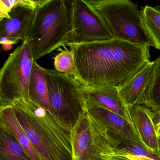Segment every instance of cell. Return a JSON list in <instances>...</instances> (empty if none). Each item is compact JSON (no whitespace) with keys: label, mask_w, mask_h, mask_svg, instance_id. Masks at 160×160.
Listing matches in <instances>:
<instances>
[{"label":"cell","mask_w":160,"mask_h":160,"mask_svg":"<svg viewBox=\"0 0 160 160\" xmlns=\"http://www.w3.org/2000/svg\"><path fill=\"white\" fill-rule=\"evenodd\" d=\"M33 62L27 41L10 55L0 71V108L11 106L17 99H30L29 86Z\"/></svg>","instance_id":"52a82bcc"},{"label":"cell","mask_w":160,"mask_h":160,"mask_svg":"<svg viewBox=\"0 0 160 160\" xmlns=\"http://www.w3.org/2000/svg\"><path fill=\"white\" fill-rule=\"evenodd\" d=\"M140 12L144 27L154 48L160 50V12L148 5L141 7Z\"/></svg>","instance_id":"d6986e66"},{"label":"cell","mask_w":160,"mask_h":160,"mask_svg":"<svg viewBox=\"0 0 160 160\" xmlns=\"http://www.w3.org/2000/svg\"><path fill=\"white\" fill-rule=\"evenodd\" d=\"M115 154L145 156L155 160H160L156 154L147 149L141 143L108 132Z\"/></svg>","instance_id":"e0dca14e"},{"label":"cell","mask_w":160,"mask_h":160,"mask_svg":"<svg viewBox=\"0 0 160 160\" xmlns=\"http://www.w3.org/2000/svg\"><path fill=\"white\" fill-rule=\"evenodd\" d=\"M142 105L160 116V56L154 61L153 72L145 90Z\"/></svg>","instance_id":"ac0fdd59"},{"label":"cell","mask_w":160,"mask_h":160,"mask_svg":"<svg viewBox=\"0 0 160 160\" xmlns=\"http://www.w3.org/2000/svg\"><path fill=\"white\" fill-rule=\"evenodd\" d=\"M158 117H159V119H158L156 124H155V125H156L157 136H158V138H160V116H158Z\"/></svg>","instance_id":"d4e9b609"},{"label":"cell","mask_w":160,"mask_h":160,"mask_svg":"<svg viewBox=\"0 0 160 160\" xmlns=\"http://www.w3.org/2000/svg\"><path fill=\"white\" fill-rule=\"evenodd\" d=\"M18 42H17V41H14V40L8 39V38H6V37H2V38H1V41H0V43H1L2 45H13L17 43Z\"/></svg>","instance_id":"603a6c76"},{"label":"cell","mask_w":160,"mask_h":160,"mask_svg":"<svg viewBox=\"0 0 160 160\" xmlns=\"http://www.w3.org/2000/svg\"><path fill=\"white\" fill-rule=\"evenodd\" d=\"M43 1L31 0H1L0 1V20L7 16L15 6L21 5L35 10Z\"/></svg>","instance_id":"44dd1931"},{"label":"cell","mask_w":160,"mask_h":160,"mask_svg":"<svg viewBox=\"0 0 160 160\" xmlns=\"http://www.w3.org/2000/svg\"><path fill=\"white\" fill-rule=\"evenodd\" d=\"M35 10L25 6H15L7 16L0 20V38L26 41L34 19Z\"/></svg>","instance_id":"30bf717a"},{"label":"cell","mask_w":160,"mask_h":160,"mask_svg":"<svg viewBox=\"0 0 160 160\" xmlns=\"http://www.w3.org/2000/svg\"><path fill=\"white\" fill-rule=\"evenodd\" d=\"M126 107L130 122L141 143L160 157L159 138L153 121L157 114L143 105Z\"/></svg>","instance_id":"9c48e42d"},{"label":"cell","mask_w":160,"mask_h":160,"mask_svg":"<svg viewBox=\"0 0 160 160\" xmlns=\"http://www.w3.org/2000/svg\"><path fill=\"white\" fill-rule=\"evenodd\" d=\"M82 88L85 101L91 102L110 110L130 121L127 108L120 96L118 86L82 85Z\"/></svg>","instance_id":"8fae6325"},{"label":"cell","mask_w":160,"mask_h":160,"mask_svg":"<svg viewBox=\"0 0 160 160\" xmlns=\"http://www.w3.org/2000/svg\"><path fill=\"white\" fill-rule=\"evenodd\" d=\"M12 46V45L2 44V47L3 49L5 50H9L11 49Z\"/></svg>","instance_id":"484cf974"},{"label":"cell","mask_w":160,"mask_h":160,"mask_svg":"<svg viewBox=\"0 0 160 160\" xmlns=\"http://www.w3.org/2000/svg\"><path fill=\"white\" fill-rule=\"evenodd\" d=\"M156 10H158V11L160 12V6H157L155 7Z\"/></svg>","instance_id":"4316f807"},{"label":"cell","mask_w":160,"mask_h":160,"mask_svg":"<svg viewBox=\"0 0 160 160\" xmlns=\"http://www.w3.org/2000/svg\"><path fill=\"white\" fill-rule=\"evenodd\" d=\"M72 160H76L75 159H74V158H73Z\"/></svg>","instance_id":"f1b7e54d"},{"label":"cell","mask_w":160,"mask_h":160,"mask_svg":"<svg viewBox=\"0 0 160 160\" xmlns=\"http://www.w3.org/2000/svg\"><path fill=\"white\" fill-rule=\"evenodd\" d=\"M71 140L76 160H109L115 154L107 129L85 108L72 128Z\"/></svg>","instance_id":"8992f818"},{"label":"cell","mask_w":160,"mask_h":160,"mask_svg":"<svg viewBox=\"0 0 160 160\" xmlns=\"http://www.w3.org/2000/svg\"><path fill=\"white\" fill-rule=\"evenodd\" d=\"M30 99L51 111L44 68L34 61L29 86Z\"/></svg>","instance_id":"9a60e30c"},{"label":"cell","mask_w":160,"mask_h":160,"mask_svg":"<svg viewBox=\"0 0 160 160\" xmlns=\"http://www.w3.org/2000/svg\"><path fill=\"white\" fill-rule=\"evenodd\" d=\"M72 32L69 44H80L113 39L105 21L84 0H74L72 12Z\"/></svg>","instance_id":"ba28073f"},{"label":"cell","mask_w":160,"mask_h":160,"mask_svg":"<svg viewBox=\"0 0 160 160\" xmlns=\"http://www.w3.org/2000/svg\"><path fill=\"white\" fill-rule=\"evenodd\" d=\"M159 148H160V138H159Z\"/></svg>","instance_id":"83f0119b"},{"label":"cell","mask_w":160,"mask_h":160,"mask_svg":"<svg viewBox=\"0 0 160 160\" xmlns=\"http://www.w3.org/2000/svg\"><path fill=\"white\" fill-rule=\"evenodd\" d=\"M154 61L148 62L127 81L118 86L125 107L142 105L144 93L153 72Z\"/></svg>","instance_id":"4fadbf2b"},{"label":"cell","mask_w":160,"mask_h":160,"mask_svg":"<svg viewBox=\"0 0 160 160\" xmlns=\"http://www.w3.org/2000/svg\"><path fill=\"white\" fill-rule=\"evenodd\" d=\"M0 119L8 126L32 160H42L19 123L12 106L0 108Z\"/></svg>","instance_id":"2e32d148"},{"label":"cell","mask_w":160,"mask_h":160,"mask_svg":"<svg viewBox=\"0 0 160 160\" xmlns=\"http://www.w3.org/2000/svg\"><path fill=\"white\" fill-rule=\"evenodd\" d=\"M0 160H32L0 119Z\"/></svg>","instance_id":"5bb4252c"},{"label":"cell","mask_w":160,"mask_h":160,"mask_svg":"<svg viewBox=\"0 0 160 160\" xmlns=\"http://www.w3.org/2000/svg\"><path fill=\"white\" fill-rule=\"evenodd\" d=\"M122 155H124L132 160H155L148 156H137V155H130V154H124Z\"/></svg>","instance_id":"7402d4cb"},{"label":"cell","mask_w":160,"mask_h":160,"mask_svg":"<svg viewBox=\"0 0 160 160\" xmlns=\"http://www.w3.org/2000/svg\"><path fill=\"white\" fill-rule=\"evenodd\" d=\"M12 106L41 160H72L70 126L30 99H17Z\"/></svg>","instance_id":"7a4b0ae2"},{"label":"cell","mask_w":160,"mask_h":160,"mask_svg":"<svg viewBox=\"0 0 160 160\" xmlns=\"http://www.w3.org/2000/svg\"><path fill=\"white\" fill-rule=\"evenodd\" d=\"M105 21L115 39L154 47L145 29L138 6L129 0H84Z\"/></svg>","instance_id":"277c9868"},{"label":"cell","mask_w":160,"mask_h":160,"mask_svg":"<svg viewBox=\"0 0 160 160\" xmlns=\"http://www.w3.org/2000/svg\"><path fill=\"white\" fill-rule=\"evenodd\" d=\"M59 48V53L54 58L55 70L59 72L72 77L77 80V70L74 55L72 50L64 47Z\"/></svg>","instance_id":"ffe728a7"},{"label":"cell","mask_w":160,"mask_h":160,"mask_svg":"<svg viewBox=\"0 0 160 160\" xmlns=\"http://www.w3.org/2000/svg\"><path fill=\"white\" fill-rule=\"evenodd\" d=\"M109 160H132L124 155L115 154L109 159Z\"/></svg>","instance_id":"cb8c5ba5"},{"label":"cell","mask_w":160,"mask_h":160,"mask_svg":"<svg viewBox=\"0 0 160 160\" xmlns=\"http://www.w3.org/2000/svg\"><path fill=\"white\" fill-rule=\"evenodd\" d=\"M85 108L104 125L108 132L119 135L141 143L132 125L128 120L110 110L88 101H85Z\"/></svg>","instance_id":"7c38bea8"},{"label":"cell","mask_w":160,"mask_h":160,"mask_svg":"<svg viewBox=\"0 0 160 160\" xmlns=\"http://www.w3.org/2000/svg\"><path fill=\"white\" fill-rule=\"evenodd\" d=\"M73 1L45 0L36 8L27 41L33 60L65 47L72 32Z\"/></svg>","instance_id":"3957f363"},{"label":"cell","mask_w":160,"mask_h":160,"mask_svg":"<svg viewBox=\"0 0 160 160\" xmlns=\"http://www.w3.org/2000/svg\"><path fill=\"white\" fill-rule=\"evenodd\" d=\"M51 111L72 128L85 109L82 85L72 77L45 69Z\"/></svg>","instance_id":"5b68a950"},{"label":"cell","mask_w":160,"mask_h":160,"mask_svg":"<svg viewBox=\"0 0 160 160\" xmlns=\"http://www.w3.org/2000/svg\"><path fill=\"white\" fill-rule=\"evenodd\" d=\"M67 46L73 53L77 80L84 86H120L150 62V47L115 38Z\"/></svg>","instance_id":"6da1fadb"}]
</instances>
